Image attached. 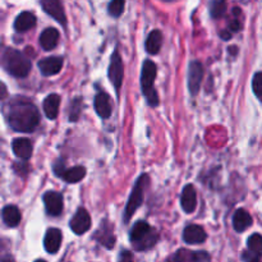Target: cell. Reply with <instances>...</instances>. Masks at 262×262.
Segmentation results:
<instances>
[{
    "label": "cell",
    "mask_w": 262,
    "mask_h": 262,
    "mask_svg": "<svg viewBox=\"0 0 262 262\" xmlns=\"http://www.w3.org/2000/svg\"><path fill=\"white\" fill-rule=\"evenodd\" d=\"M8 122L17 132L30 133L40 124V113L37 107L26 99H15L8 109Z\"/></svg>",
    "instance_id": "1"
},
{
    "label": "cell",
    "mask_w": 262,
    "mask_h": 262,
    "mask_svg": "<svg viewBox=\"0 0 262 262\" xmlns=\"http://www.w3.org/2000/svg\"><path fill=\"white\" fill-rule=\"evenodd\" d=\"M3 64L5 69L17 78H25L31 72V60L20 51L8 49L3 55Z\"/></svg>",
    "instance_id": "2"
},
{
    "label": "cell",
    "mask_w": 262,
    "mask_h": 262,
    "mask_svg": "<svg viewBox=\"0 0 262 262\" xmlns=\"http://www.w3.org/2000/svg\"><path fill=\"white\" fill-rule=\"evenodd\" d=\"M158 68L152 60H145L142 66V73H141V86H142L143 95L147 99L151 106H156L159 104V96L156 92L154 83H155Z\"/></svg>",
    "instance_id": "3"
},
{
    "label": "cell",
    "mask_w": 262,
    "mask_h": 262,
    "mask_svg": "<svg viewBox=\"0 0 262 262\" xmlns=\"http://www.w3.org/2000/svg\"><path fill=\"white\" fill-rule=\"evenodd\" d=\"M148 184V176L147 174H143L136 182L135 187L132 189V193H130L129 200H128V204L125 206L124 211V223L127 224L129 222L130 217L135 215V212L137 211L138 207L142 205L143 202V192H145L146 186Z\"/></svg>",
    "instance_id": "4"
},
{
    "label": "cell",
    "mask_w": 262,
    "mask_h": 262,
    "mask_svg": "<svg viewBox=\"0 0 262 262\" xmlns=\"http://www.w3.org/2000/svg\"><path fill=\"white\" fill-rule=\"evenodd\" d=\"M107 74H109V79L112 81L113 86L117 90V94H119L123 83V77H124V68H123L122 56L119 55L118 51H114L110 58L109 73Z\"/></svg>",
    "instance_id": "5"
},
{
    "label": "cell",
    "mask_w": 262,
    "mask_h": 262,
    "mask_svg": "<svg viewBox=\"0 0 262 262\" xmlns=\"http://www.w3.org/2000/svg\"><path fill=\"white\" fill-rule=\"evenodd\" d=\"M204 78V67L200 61H192L188 69V89L192 95L199 94Z\"/></svg>",
    "instance_id": "6"
},
{
    "label": "cell",
    "mask_w": 262,
    "mask_h": 262,
    "mask_svg": "<svg viewBox=\"0 0 262 262\" xmlns=\"http://www.w3.org/2000/svg\"><path fill=\"white\" fill-rule=\"evenodd\" d=\"M91 228V216L84 209H78L71 220V229L73 233L81 235L84 234Z\"/></svg>",
    "instance_id": "7"
},
{
    "label": "cell",
    "mask_w": 262,
    "mask_h": 262,
    "mask_svg": "<svg viewBox=\"0 0 262 262\" xmlns=\"http://www.w3.org/2000/svg\"><path fill=\"white\" fill-rule=\"evenodd\" d=\"M46 212L51 216H58L63 211V196L59 192H46L43 194Z\"/></svg>",
    "instance_id": "8"
},
{
    "label": "cell",
    "mask_w": 262,
    "mask_h": 262,
    "mask_svg": "<svg viewBox=\"0 0 262 262\" xmlns=\"http://www.w3.org/2000/svg\"><path fill=\"white\" fill-rule=\"evenodd\" d=\"M63 58L60 56H49L38 61V68L43 76H55L63 68Z\"/></svg>",
    "instance_id": "9"
},
{
    "label": "cell",
    "mask_w": 262,
    "mask_h": 262,
    "mask_svg": "<svg viewBox=\"0 0 262 262\" xmlns=\"http://www.w3.org/2000/svg\"><path fill=\"white\" fill-rule=\"evenodd\" d=\"M41 7L43 12L48 13L49 15L58 20L61 25H66V13H64L63 5L60 0H41Z\"/></svg>",
    "instance_id": "10"
},
{
    "label": "cell",
    "mask_w": 262,
    "mask_h": 262,
    "mask_svg": "<svg viewBox=\"0 0 262 262\" xmlns=\"http://www.w3.org/2000/svg\"><path fill=\"white\" fill-rule=\"evenodd\" d=\"M181 205L182 209H183L184 212H187V214H192V212L196 210L197 193L196 189H194V187L192 186V184H187L183 188V191H182Z\"/></svg>",
    "instance_id": "11"
},
{
    "label": "cell",
    "mask_w": 262,
    "mask_h": 262,
    "mask_svg": "<svg viewBox=\"0 0 262 262\" xmlns=\"http://www.w3.org/2000/svg\"><path fill=\"white\" fill-rule=\"evenodd\" d=\"M173 262H210V256L206 252H193V251L182 248L177 251Z\"/></svg>",
    "instance_id": "12"
},
{
    "label": "cell",
    "mask_w": 262,
    "mask_h": 262,
    "mask_svg": "<svg viewBox=\"0 0 262 262\" xmlns=\"http://www.w3.org/2000/svg\"><path fill=\"white\" fill-rule=\"evenodd\" d=\"M206 238V232L200 225H189L183 232V239L188 245H200V243H204Z\"/></svg>",
    "instance_id": "13"
},
{
    "label": "cell",
    "mask_w": 262,
    "mask_h": 262,
    "mask_svg": "<svg viewBox=\"0 0 262 262\" xmlns=\"http://www.w3.org/2000/svg\"><path fill=\"white\" fill-rule=\"evenodd\" d=\"M61 239H63V235H61L60 230L56 229V228L49 229L45 234V239H43V247H45L46 252H58L61 246Z\"/></svg>",
    "instance_id": "14"
},
{
    "label": "cell",
    "mask_w": 262,
    "mask_h": 262,
    "mask_svg": "<svg viewBox=\"0 0 262 262\" xmlns=\"http://www.w3.org/2000/svg\"><path fill=\"white\" fill-rule=\"evenodd\" d=\"M95 110L102 119H107L112 115V104H110L109 95L100 91L95 96Z\"/></svg>",
    "instance_id": "15"
},
{
    "label": "cell",
    "mask_w": 262,
    "mask_h": 262,
    "mask_svg": "<svg viewBox=\"0 0 262 262\" xmlns=\"http://www.w3.org/2000/svg\"><path fill=\"white\" fill-rule=\"evenodd\" d=\"M13 152L22 160H28L32 155V143L28 138H15L12 143Z\"/></svg>",
    "instance_id": "16"
},
{
    "label": "cell",
    "mask_w": 262,
    "mask_h": 262,
    "mask_svg": "<svg viewBox=\"0 0 262 262\" xmlns=\"http://www.w3.org/2000/svg\"><path fill=\"white\" fill-rule=\"evenodd\" d=\"M59 31L54 27H49L46 30L42 31V33L40 35V45L42 46L43 50L50 51L58 45L59 41Z\"/></svg>",
    "instance_id": "17"
},
{
    "label": "cell",
    "mask_w": 262,
    "mask_h": 262,
    "mask_svg": "<svg viewBox=\"0 0 262 262\" xmlns=\"http://www.w3.org/2000/svg\"><path fill=\"white\" fill-rule=\"evenodd\" d=\"M253 220L252 216L250 215V212H247L246 210L239 209L235 211L234 216H233V227H234L235 232L242 233L245 230H247L248 228L252 225Z\"/></svg>",
    "instance_id": "18"
},
{
    "label": "cell",
    "mask_w": 262,
    "mask_h": 262,
    "mask_svg": "<svg viewBox=\"0 0 262 262\" xmlns=\"http://www.w3.org/2000/svg\"><path fill=\"white\" fill-rule=\"evenodd\" d=\"M36 15L31 12H22L14 20V28L17 32H26L35 27Z\"/></svg>",
    "instance_id": "19"
},
{
    "label": "cell",
    "mask_w": 262,
    "mask_h": 262,
    "mask_svg": "<svg viewBox=\"0 0 262 262\" xmlns=\"http://www.w3.org/2000/svg\"><path fill=\"white\" fill-rule=\"evenodd\" d=\"M59 106H60V96L56 94H51L43 100V112L49 119H55L58 117Z\"/></svg>",
    "instance_id": "20"
},
{
    "label": "cell",
    "mask_w": 262,
    "mask_h": 262,
    "mask_svg": "<svg viewBox=\"0 0 262 262\" xmlns=\"http://www.w3.org/2000/svg\"><path fill=\"white\" fill-rule=\"evenodd\" d=\"M2 217L4 220L5 224L10 228L17 227L20 223V212L18 210V207L9 205V206H5L2 211Z\"/></svg>",
    "instance_id": "21"
},
{
    "label": "cell",
    "mask_w": 262,
    "mask_h": 262,
    "mask_svg": "<svg viewBox=\"0 0 262 262\" xmlns=\"http://www.w3.org/2000/svg\"><path fill=\"white\" fill-rule=\"evenodd\" d=\"M161 43H163V35H161L160 31H152L147 36V40H146V50H147L148 54L155 55L160 51Z\"/></svg>",
    "instance_id": "22"
},
{
    "label": "cell",
    "mask_w": 262,
    "mask_h": 262,
    "mask_svg": "<svg viewBox=\"0 0 262 262\" xmlns=\"http://www.w3.org/2000/svg\"><path fill=\"white\" fill-rule=\"evenodd\" d=\"M151 230H152V228L146 222H137L130 230V241H132V243L138 242L143 237H146Z\"/></svg>",
    "instance_id": "23"
},
{
    "label": "cell",
    "mask_w": 262,
    "mask_h": 262,
    "mask_svg": "<svg viewBox=\"0 0 262 262\" xmlns=\"http://www.w3.org/2000/svg\"><path fill=\"white\" fill-rule=\"evenodd\" d=\"M86 176V169L83 166H74V168L67 169L63 173L61 178L68 183H78Z\"/></svg>",
    "instance_id": "24"
},
{
    "label": "cell",
    "mask_w": 262,
    "mask_h": 262,
    "mask_svg": "<svg viewBox=\"0 0 262 262\" xmlns=\"http://www.w3.org/2000/svg\"><path fill=\"white\" fill-rule=\"evenodd\" d=\"M158 239H159V234L156 233L155 229H152L147 235H146V237H143L142 239L133 243V246H135L136 250L145 251V250H148V248L154 247V246L156 245V242H158Z\"/></svg>",
    "instance_id": "25"
},
{
    "label": "cell",
    "mask_w": 262,
    "mask_h": 262,
    "mask_svg": "<svg viewBox=\"0 0 262 262\" xmlns=\"http://www.w3.org/2000/svg\"><path fill=\"white\" fill-rule=\"evenodd\" d=\"M96 238L99 239V242L101 243L102 246H105V247L107 248V250H112V248L114 247L115 237L109 228H106V229H105V228H101V229L96 233Z\"/></svg>",
    "instance_id": "26"
},
{
    "label": "cell",
    "mask_w": 262,
    "mask_h": 262,
    "mask_svg": "<svg viewBox=\"0 0 262 262\" xmlns=\"http://www.w3.org/2000/svg\"><path fill=\"white\" fill-rule=\"evenodd\" d=\"M248 250L256 255L262 256V235L252 234L247 241Z\"/></svg>",
    "instance_id": "27"
},
{
    "label": "cell",
    "mask_w": 262,
    "mask_h": 262,
    "mask_svg": "<svg viewBox=\"0 0 262 262\" xmlns=\"http://www.w3.org/2000/svg\"><path fill=\"white\" fill-rule=\"evenodd\" d=\"M227 12V0H212L211 2V15L212 18L223 17Z\"/></svg>",
    "instance_id": "28"
},
{
    "label": "cell",
    "mask_w": 262,
    "mask_h": 262,
    "mask_svg": "<svg viewBox=\"0 0 262 262\" xmlns=\"http://www.w3.org/2000/svg\"><path fill=\"white\" fill-rule=\"evenodd\" d=\"M125 0H112L109 4V14L112 17H120L124 12Z\"/></svg>",
    "instance_id": "29"
},
{
    "label": "cell",
    "mask_w": 262,
    "mask_h": 262,
    "mask_svg": "<svg viewBox=\"0 0 262 262\" xmlns=\"http://www.w3.org/2000/svg\"><path fill=\"white\" fill-rule=\"evenodd\" d=\"M81 104L82 100L78 99V97L72 101L71 106H69V109H71V112H69V120L71 122H76L78 119L79 114H81Z\"/></svg>",
    "instance_id": "30"
},
{
    "label": "cell",
    "mask_w": 262,
    "mask_h": 262,
    "mask_svg": "<svg viewBox=\"0 0 262 262\" xmlns=\"http://www.w3.org/2000/svg\"><path fill=\"white\" fill-rule=\"evenodd\" d=\"M252 90L256 96L262 100V72L255 74L252 79Z\"/></svg>",
    "instance_id": "31"
},
{
    "label": "cell",
    "mask_w": 262,
    "mask_h": 262,
    "mask_svg": "<svg viewBox=\"0 0 262 262\" xmlns=\"http://www.w3.org/2000/svg\"><path fill=\"white\" fill-rule=\"evenodd\" d=\"M242 258L245 262H260L261 256L256 255V253L251 252V251L248 250V251H246V252H243Z\"/></svg>",
    "instance_id": "32"
},
{
    "label": "cell",
    "mask_w": 262,
    "mask_h": 262,
    "mask_svg": "<svg viewBox=\"0 0 262 262\" xmlns=\"http://www.w3.org/2000/svg\"><path fill=\"white\" fill-rule=\"evenodd\" d=\"M239 30H241V22L237 19V18H234L232 22H229V31L230 32H238Z\"/></svg>",
    "instance_id": "33"
},
{
    "label": "cell",
    "mask_w": 262,
    "mask_h": 262,
    "mask_svg": "<svg viewBox=\"0 0 262 262\" xmlns=\"http://www.w3.org/2000/svg\"><path fill=\"white\" fill-rule=\"evenodd\" d=\"M120 262H133V255L129 251H123L120 255Z\"/></svg>",
    "instance_id": "34"
},
{
    "label": "cell",
    "mask_w": 262,
    "mask_h": 262,
    "mask_svg": "<svg viewBox=\"0 0 262 262\" xmlns=\"http://www.w3.org/2000/svg\"><path fill=\"white\" fill-rule=\"evenodd\" d=\"M54 171H55L56 176H59V177L63 176V173L66 171V170H64L63 161H58V163L55 164V166H54Z\"/></svg>",
    "instance_id": "35"
},
{
    "label": "cell",
    "mask_w": 262,
    "mask_h": 262,
    "mask_svg": "<svg viewBox=\"0 0 262 262\" xmlns=\"http://www.w3.org/2000/svg\"><path fill=\"white\" fill-rule=\"evenodd\" d=\"M8 95V91H7V86H5L3 82H0V100L5 99Z\"/></svg>",
    "instance_id": "36"
},
{
    "label": "cell",
    "mask_w": 262,
    "mask_h": 262,
    "mask_svg": "<svg viewBox=\"0 0 262 262\" xmlns=\"http://www.w3.org/2000/svg\"><path fill=\"white\" fill-rule=\"evenodd\" d=\"M220 36H222L224 40H229V38L232 37V33H230V32H222V33H220Z\"/></svg>",
    "instance_id": "37"
},
{
    "label": "cell",
    "mask_w": 262,
    "mask_h": 262,
    "mask_svg": "<svg viewBox=\"0 0 262 262\" xmlns=\"http://www.w3.org/2000/svg\"><path fill=\"white\" fill-rule=\"evenodd\" d=\"M36 262H46V261H43V260H37Z\"/></svg>",
    "instance_id": "38"
}]
</instances>
